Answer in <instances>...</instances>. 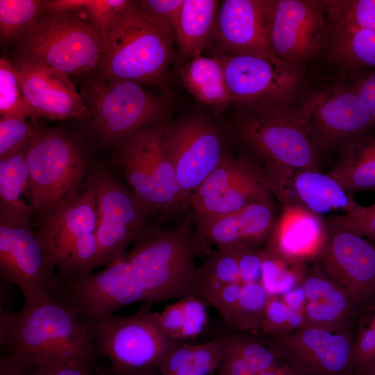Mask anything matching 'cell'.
Returning <instances> with one entry per match:
<instances>
[{
	"label": "cell",
	"instance_id": "1",
	"mask_svg": "<svg viewBox=\"0 0 375 375\" xmlns=\"http://www.w3.org/2000/svg\"><path fill=\"white\" fill-rule=\"evenodd\" d=\"M0 343L33 366L94 364L99 356L84 322L53 298L17 312L1 309Z\"/></svg>",
	"mask_w": 375,
	"mask_h": 375
},
{
	"label": "cell",
	"instance_id": "2",
	"mask_svg": "<svg viewBox=\"0 0 375 375\" xmlns=\"http://www.w3.org/2000/svg\"><path fill=\"white\" fill-rule=\"evenodd\" d=\"M174 31L131 1L111 19L102 35L95 74L118 81L152 85L171 97L169 67L174 56Z\"/></svg>",
	"mask_w": 375,
	"mask_h": 375
},
{
	"label": "cell",
	"instance_id": "3",
	"mask_svg": "<svg viewBox=\"0 0 375 375\" xmlns=\"http://www.w3.org/2000/svg\"><path fill=\"white\" fill-rule=\"evenodd\" d=\"M235 134L272 193L288 173L319 171L318 150L288 105L244 109Z\"/></svg>",
	"mask_w": 375,
	"mask_h": 375
},
{
	"label": "cell",
	"instance_id": "4",
	"mask_svg": "<svg viewBox=\"0 0 375 375\" xmlns=\"http://www.w3.org/2000/svg\"><path fill=\"white\" fill-rule=\"evenodd\" d=\"M14 46L12 63L51 67L83 80L98 70L102 35L81 11L47 8Z\"/></svg>",
	"mask_w": 375,
	"mask_h": 375
},
{
	"label": "cell",
	"instance_id": "5",
	"mask_svg": "<svg viewBox=\"0 0 375 375\" xmlns=\"http://www.w3.org/2000/svg\"><path fill=\"white\" fill-rule=\"evenodd\" d=\"M187 226H153L134 243L126 257L153 304L189 296L201 298L194 258L200 247Z\"/></svg>",
	"mask_w": 375,
	"mask_h": 375
},
{
	"label": "cell",
	"instance_id": "6",
	"mask_svg": "<svg viewBox=\"0 0 375 375\" xmlns=\"http://www.w3.org/2000/svg\"><path fill=\"white\" fill-rule=\"evenodd\" d=\"M83 81L87 127L106 146L116 147L135 132L164 122L170 112V97L149 92L138 83L98 74Z\"/></svg>",
	"mask_w": 375,
	"mask_h": 375
},
{
	"label": "cell",
	"instance_id": "7",
	"mask_svg": "<svg viewBox=\"0 0 375 375\" xmlns=\"http://www.w3.org/2000/svg\"><path fill=\"white\" fill-rule=\"evenodd\" d=\"M28 197L38 218L76 192L92 173L83 140L61 128H38L25 148Z\"/></svg>",
	"mask_w": 375,
	"mask_h": 375
},
{
	"label": "cell",
	"instance_id": "8",
	"mask_svg": "<svg viewBox=\"0 0 375 375\" xmlns=\"http://www.w3.org/2000/svg\"><path fill=\"white\" fill-rule=\"evenodd\" d=\"M35 231L58 275L74 276L99 267L98 206L90 178L38 218Z\"/></svg>",
	"mask_w": 375,
	"mask_h": 375
},
{
	"label": "cell",
	"instance_id": "9",
	"mask_svg": "<svg viewBox=\"0 0 375 375\" xmlns=\"http://www.w3.org/2000/svg\"><path fill=\"white\" fill-rule=\"evenodd\" d=\"M166 121L135 132L115 147L117 164L130 188L163 217L189 204L167 149Z\"/></svg>",
	"mask_w": 375,
	"mask_h": 375
},
{
	"label": "cell",
	"instance_id": "10",
	"mask_svg": "<svg viewBox=\"0 0 375 375\" xmlns=\"http://www.w3.org/2000/svg\"><path fill=\"white\" fill-rule=\"evenodd\" d=\"M146 306L133 315H113L84 322L99 356L108 358L111 367L122 369L156 368L178 341L161 329Z\"/></svg>",
	"mask_w": 375,
	"mask_h": 375
},
{
	"label": "cell",
	"instance_id": "11",
	"mask_svg": "<svg viewBox=\"0 0 375 375\" xmlns=\"http://www.w3.org/2000/svg\"><path fill=\"white\" fill-rule=\"evenodd\" d=\"M53 299L72 309L84 322L110 316L135 303H148L126 256L99 272L74 276L56 274Z\"/></svg>",
	"mask_w": 375,
	"mask_h": 375
},
{
	"label": "cell",
	"instance_id": "12",
	"mask_svg": "<svg viewBox=\"0 0 375 375\" xmlns=\"http://www.w3.org/2000/svg\"><path fill=\"white\" fill-rule=\"evenodd\" d=\"M55 270L31 222L0 208V276L20 289L24 305L53 298Z\"/></svg>",
	"mask_w": 375,
	"mask_h": 375
},
{
	"label": "cell",
	"instance_id": "13",
	"mask_svg": "<svg viewBox=\"0 0 375 375\" xmlns=\"http://www.w3.org/2000/svg\"><path fill=\"white\" fill-rule=\"evenodd\" d=\"M90 178L97 198L99 267L106 266L126 255L130 244L153 226L151 220L156 214L108 171H92Z\"/></svg>",
	"mask_w": 375,
	"mask_h": 375
},
{
	"label": "cell",
	"instance_id": "14",
	"mask_svg": "<svg viewBox=\"0 0 375 375\" xmlns=\"http://www.w3.org/2000/svg\"><path fill=\"white\" fill-rule=\"evenodd\" d=\"M232 103L244 108L288 105L297 92V65L272 53L219 54Z\"/></svg>",
	"mask_w": 375,
	"mask_h": 375
},
{
	"label": "cell",
	"instance_id": "15",
	"mask_svg": "<svg viewBox=\"0 0 375 375\" xmlns=\"http://www.w3.org/2000/svg\"><path fill=\"white\" fill-rule=\"evenodd\" d=\"M354 329L304 324L289 333L262 335L277 358L300 375H355Z\"/></svg>",
	"mask_w": 375,
	"mask_h": 375
},
{
	"label": "cell",
	"instance_id": "16",
	"mask_svg": "<svg viewBox=\"0 0 375 375\" xmlns=\"http://www.w3.org/2000/svg\"><path fill=\"white\" fill-rule=\"evenodd\" d=\"M290 110L318 151L343 144L375 124L353 88L335 87L312 92Z\"/></svg>",
	"mask_w": 375,
	"mask_h": 375
},
{
	"label": "cell",
	"instance_id": "17",
	"mask_svg": "<svg viewBox=\"0 0 375 375\" xmlns=\"http://www.w3.org/2000/svg\"><path fill=\"white\" fill-rule=\"evenodd\" d=\"M166 144L183 194L189 203L194 191L225 156L222 135L201 117H190L165 124Z\"/></svg>",
	"mask_w": 375,
	"mask_h": 375
},
{
	"label": "cell",
	"instance_id": "18",
	"mask_svg": "<svg viewBox=\"0 0 375 375\" xmlns=\"http://www.w3.org/2000/svg\"><path fill=\"white\" fill-rule=\"evenodd\" d=\"M328 31L324 1L269 0V42L278 58L294 65L311 58Z\"/></svg>",
	"mask_w": 375,
	"mask_h": 375
},
{
	"label": "cell",
	"instance_id": "19",
	"mask_svg": "<svg viewBox=\"0 0 375 375\" xmlns=\"http://www.w3.org/2000/svg\"><path fill=\"white\" fill-rule=\"evenodd\" d=\"M263 175L245 154L227 155L192 194L189 204L197 215H222L253 203L272 201Z\"/></svg>",
	"mask_w": 375,
	"mask_h": 375
},
{
	"label": "cell",
	"instance_id": "20",
	"mask_svg": "<svg viewBox=\"0 0 375 375\" xmlns=\"http://www.w3.org/2000/svg\"><path fill=\"white\" fill-rule=\"evenodd\" d=\"M327 238L319 256L324 273L367 303L375 298V243L327 221Z\"/></svg>",
	"mask_w": 375,
	"mask_h": 375
},
{
	"label": "cell",
	"instance_id": "21",
	"mask_svg": "<svg viewBox=\"0 0 375 375\" xmlns=\"http://www.w3.org/2000/svg\"><path fill=\"white\" fill-rule=\"evenodd\" d=\"M35 119L88 118L89 110L69 76L51 67L12 63Z\"/></svg>",
	"mask_w": 375,
	"mask_h": 375
},
{
	"label": "cell",
	"instance_id": "22",
	"mask_svg": "<svg viewBox=\"0 0 375 375\" xmlns=\"http://www.w3.org/2000/svg\"><path fill=\"white\" fill-rule=\"evenodd\" d=\"M272 201L253 203L222 215H197L196 235L216 247H258L267 242L276 221Z\"/></svg>",
	"mask_w": 375,
	"mask_h": 375
},
{
	"label": "cell",
	"instance_id": "23",
	"mask_svg": "<svg viewBox=\"0 0 375 375\" xmlns=\"http://www.w3.org/2000/svg\"><path fill=\"white\" fill-rule=\"evenodd\" d=\"M269 3V0H224L220 3L214 38L220 54L272 53Z\"/></svg>",
	"mask_w": 375,
	"mask_h": 375
},
{
	"label": "cell",
	"instance_id": "24",
	"mask_svg": "<svg viewBox=\"0 0 375 375\" xmlns=\"http://www.w3.org/2000/svg\"><path fill=\"white\" fill-rule=\"evenodd\" d=\"M326 238L320 216L300 206H283L265 248L285 260L303 264L319 258Z\"/></svg>",
	"mask_w": 375,
	"mask_h": 375
},
{
	"label": "cell",
	"instance_id": "25",
	"mask_svg": "<svg viewBox=\"0 0 375 375\" xmlns=\"http://www.w3.org/2000/svg\"><path fill=\"white\" fill-rule=\"evenodd\" d=\"M274 194L283 206H297L320 216L349 212L358 203L333 178L316 170H294L279 182Z\"/></svg>",
	"mask_w": 375,
	"mask_h": 375
},
{
	"label": "cell",
	"instance_id": "26",
	"mask_svg": "<svg viewBox=\"0 0 375 375\" xmlns=\"http://www.w3.org/2000/svg\"><path fill=\"white\" fill-rule=\"evenodd\" d=\"M306 324L328 328L355 325L367 304L319 269L306 273L302 281Z\"/></svg>",
	"mask_w": 375,
	"mask_h": 375
},
{
	"label": "cell",
	"instance_id": "27",
	"mask_svg": "<svg viewBox=\"0 0 375 375\" xmlns=\"http://www.w3.org/2000/svg\"><path fill=\"white\" fill-rule=\"evenodd\" d=\"M328 174L351 195L375 192V124L342 144L340 157Z\"/></svg>",
	"mask_w": 375,
	"mask_h": 375
},
{
	"label": "cell",
	"instance_id": "28",
	"mask_svg": "<svg viewBox=\"0 0 375 375\" xmlns=\"http://www.w3.org/2000/svg\"><path fill=\"white\" fill-rule=\"evenodd\" d=\"M219 6L217 0H184L175 29L183 58L201 56L214 41Z\"/></svg>",
	"mask_w": 375,
	"mask_h": 375
},
{
	"label": "cell",
	"instance_id": "29",
	"mask_svg": "<svg viewBox=\"0 0 375 375\" xmlns=\"http://www.w3.org/2000/svg\"><path fill=\"white\" fill-rule=\"evenodd\" d=\"M186 90L202 103L221 110L232 103L222 61L219 56H199L189 60L181 70Z\"/></svg>",
	"mask_w": 375,
	"mask_h": 375
},
{
	"label": "cell",
	"instance_id": "30",
	"mask_svg": "<svg viewBox=\"0 0 375 375\" xmlns=\"http://www.w3.org/2000/svg\"><path fill=\"white\" fill-rule=\"evenodd\" d=\"M226 349V333L202 343L178 341L158 367L159 375H212Z\"/></svg>",
	"mask_w": 375,
	"mask_h": 375
},
{
	"label": "cell",
	"instance_id": "31",
	"mask_svg": "<svg viewBox=\"0 0 375 375\" xmlns=\"http://www.w3.org/2000/svg\"><path fill=\"white\" fill-rule=\"evenodd\" d=\"M26 147L0 158V208L31 222V206L22 199L30 178Z\"/></svg>",
	"mask_w": 375,
	"mask_h": 375
},
{
	"label": "cell",
	"instance_id": "32",
	"mask_svg": "<svg viewBox=\"0 0 375 375\" xmlns=\"http://www.w3.org/2000/svg\"><path fill=\"white\" fill-rule=\"evenodd\" d=\"M45 0H0V41L15 44L47 10Z\"/></svg>",
	"mask_w": 375,
	"mask_h": 375
},
{
	"label": "cell",
	"instance_id": "33",
	"mask_svg": "<svg viewBox=\"0 0 375 375\" xmlns=\"http://www.w3.org/2000/svg\"><path fill=\"white\" fill-rule=\"evenodd\" d=\"M330 33L335 58L353 67H375V30Z\"/></svg>",
	"mask_w": 375,
	"mask_h": 375
},
{
	"label": "cell",
	"instance_id": "34",
	"mask_svg": "<svg viewBox=\"0 0 375 375\" xmlns=\"http://www.w3.org/2000/svg\"><path fill=\"white\" fill-rule=\"evenodd\" d=\"M328 31L375 30V0L324 1Z\"/></svg>",
	"mask_w": 375,
	"mask_h": 375
},
{
	"label": "cell",
	"instance_id": "35",
	"mask_svg": "<svg viewBox=\"0 0 375 375\" xmlns=\"http://www.w3.org/2000/svg\"><path fill=\"white\" fill-rule=\"evenodd\" d=\"M269 297L261 283H241L238 302L228 326L234 331L260 333Z\"/></svg>",
	"mask_w": 375,
	"mask_h": 375
},
{
	"label": "cell",
	"instance_id": "36",
	"mask_svg": "<svg viewBox=\"0 0 375 375\" xmlns=\"http://www.w3.org/2000/svg\"><path fill=\"white\" fill-rule=\"evenodd\" d=\"M238 255V247H216L209 253L198 267L199 290L212 286L241 283Z\"/></svg>",
	"mask_w": 375,
	"mask_h": 375
},
{
	"label": "cell",
	"instance_id": "37",
	"mask_svg": "<svg viewBox=\"0 0 375 375\" xmlns=\"http://www.w3.org/2000/svg\"><path fill=\"white\" fill-rule=\"evenodd\" d=\"M303 265L285 260L265 247L261 284L269 296H281L301 284L306 274Z\"/></svg>",
	"mask_w": 375,
	"mask_h": 375
},
{
	"label": "cell",
	"instance_id": "38",
	"mask_svg": "<svg viewBox=\"0 0 375 375\" xmlns=\"http://www.w3.org/2000/svg\"><path fill=\"white\" fill-rule=\"evenodd\" d=\"M226 333L227 348L245 360L257 373L280 360L262 334L238 331Z\"/></svg>",
	"mask_w": 375,
	"mask_h": 375
},
{
	"label": "cell",
	"instance_id": "39",
	"mask_svg": "<svg viewBox=\"0 0 375 375\" xmlns=\"http://www.w3.org/2000/svg\"><path fill=\"white\" fill-rule=\"evenodd\" d=\"M0 115L35 120L26 104L16 69L5 58H0Z\"/></svg>",
	"mask_w": 375,
	"mask_h": 375
},
{
	"label": "cell",
	"instance_id": "40",
	"mask_svg": "<svg viewBox=\"0 0 375 375\" xmlns=\"http://www.w3.org/2000/svg\"><path fill=\"white\" fill-rule=\"evenodd\" d=\"M130 1L128 0H51L47 2V8L56 11L69 10L81 11L103 35L113 17Z\"/></svg>",
	"mask_w": 375,
	"mask_h": 375
},
{
	"label": "cell",
	"instance_id": "41",
	"mask_svg": "<svg viewBox=\"0 0 375 375\" xmlns=\"http://www.w3.org/2000/svg\"><path fill=\"white\" fill-rule=\"evenodd\" d=\"M304 324L303 312L292 310L279 296H269L260 333L269 335L286 334Z\"/></svg>",
	"mask_w": 375,
	"mask_h": 375
},
{
	"label": "cell",
	"instance_id": "42",
	"mask_svg": "<svg viewBox=\"0 0 375 375\" xmlns=\"http://www.w3.org/2000/svg\"><path fill=\"white\" fill-rule=\"evenodd\" d=\"M39 127L35 121L19 117L0 119V158L24 149Z\"/></svg>",
	"mask_w": 375,
	"mask_h": 375
},
{
	"label": "cell",
	"instance_id": "43",
	"mask_svg": "<svg viewBox=\"0 0 375 375\" xmlns=\"http://www.w3.org/2000/svg\"><path fill=\"white\" fill-rule=\"evenodd\" d=\"M328 222L353 231L375 243V203L358 205L351 211L329 217Z\"/></svg>",
	"mask_w": 375,
	"mask_h": 375
},
{
	"label": "cell",
	"instance_id": "44",
	"mask_svg": "<svg viewBox=\"0 0 375 375\" xmlns=\"http://www.w3.org/2000/svg\"><path fill=\"white\" fill-rule=\"evenodd\" d=\"M242 283L201 288V298L206 299L221 314L228 325L234 312Z\"/></svg>",
	"mask_w": 375,
	"mask_h": 375
},
{
	"label": "cell",
	"instance_id": "45",
	"mask_svg": "<svg viewBox=\"0 0 375 375\" xmlns=\"http://www.w3.org/2000/svg\"><path fill=\"white\" fill-rule=\"evenodd\" d=\"M183 305L184 322L181 341L192 340L202 334L208 322V313L202 299L197 296L181 299Z\"/></svg>",
	"mask_w": 375,
	"mask_h": 375
},
{
	"label": "cell",
	"instance_id": "46",
	"mask_svg": "<svg viewBox=\"0 0 375 375\" xmlns=\"http://www.w3.org/2000/svg\"><path fill=\"white\" fill-rule=\"evenodd\" d=\"M238 252L241 283H261L264 249L238 247Z\"/></svg>",
	"mask_w": 375,
	"mask_h": 375
},
{
	"label": "cell",
	"instance_id": "47",
	"mask_svg": "<svg viewBox=\"0 0 375 375\" xmlns=\"http://www.w3.org/2000/svg\"><path fill=\"white\" fill-rule=\"evenodd\" d=\"M137 1L149 15L167 24L175 32L184 0H141Z\"/></svg>",
	"mask_w": 375,
	"mask_h": 375
},
{
	"label": "cell",
	"instance_id": "48",
	"mask_svg": "<svg viewBox=\"0 0 375 375\" xmlns=\"http://www.w3.org/2000/svg\"><path fill=\"white\" fill-rule=\"evenodd\" d=\"M158 324L171 339L181 341L184 322L183 305L181 299L167 306L160 312H154Z\"/></svg>",
	"mask_w": 375,
	"mask_h": 375
},
{
	"label": "cell",
	"instance_id": "49",
	"mask_svg": "<svg viewBox=\"0 0 375 375\" xmlns=\"http://www.w3.org/2000/svg\"><path fill=\"white\" fill-rule=\"evenodd\" d=\"M94 364L75 362L51 367L31 365L29 375H101Z\"/></svg>",
	"mask_w": 375,
	"mask_h": 375
},
{
	"label": "cell",
	"instance_id": "50",
	"mask_svg": "<svg viewBox=\"0 0 375 375\" xmlns=\"http://www.w3.org/2000/svg\"><path fill=\"white\" fill-rule=\"evenodd\" d=\"M362 75L353 89L375 121V70Z\"/></svg>",
	"mask_w": 375,
	"mask_h": 375
},
{
	"label": "cell",
	"instance_id": "51",
	"mask_svg": "<svg viewBox=\"0 0 375 375\" xmlns=\"http://www.w3.org/2000/svg\"><path fill=\"white\" fill-rule=\"evenodd\" d=\"M217 375H256L258 373L227 347L216 372Z\"/></svg>",
	"mask_w": 375,
	"mask_h": 375
},
{
	"label": "cell",
	"instance_id": "52",
	"mask_svg": "<svg viewBox=\"0 0 375 375\" xmlns=\"http://www.w3.org/2000/svg\"><path fill=\"white\" fill-rule=\"evenodd\" d=\"M31 365L20 357L10 353L1 354L0 375H29Z\"/></svg>",
	"mask_w": 375,
	"mask_h": 375
},
{
	"label": "cell",
	"instance_id": "53",
	"mask_svg": "<svg viewBox=\"0 0 375 375\" xmlns=\"http://www.w3.org/2000/svg\"><path fill=\"white\" fill-rule=\"evenodd\" d=\"M279 297L292 310L303 313L306 297L302 283L288 292Z\"/></svg>",
	"mask_w": 375,
	"mask_h": 375
},
{
	"label": "cell",
	"instance_id": "54",
	"mask_svg": "<svg viewBox=\"0 0 375 375\" xmlns=\"http://www.w3.org/2000/svg\"><path fill=\"white\" fill-rule=\"evenodd\" d=\"M256 375H300L291 366L283 360H278L271 367Z\"/></svg>",
	"mask_w": 375,
	"mask_h": 375
},
{
	"label": "cell",
	"instance_id": "55",
	"mask_svg": "<svg viewBox=\"0 0 375 375\" xmlns=\"http://www.w3.org/2000/svg\"><path fill=\"white\" fill-rule=\"evenodd\" d=\"M101 375H159V372L156 368L122 369L110 367L108 370L102 372Z\"/></svg>",
	"mask_w": 375,
	"mask_h": 375
},
{
	"label": "cell",
	"instance_id": "56",
	"mask_svg": "<svg viewBox=\"0 0 375 375\" xmlns=\"http://www.w3.org/2000/svg\"><path fill=\"white\" fill-rule=\"evenodd\" d=\"M366 367H371V368H374L375 369V360H373L372 362H370L369 365H367L366 367H365L364 368H366ZM363 368V369H364ZM359 372V371H358ZM357 373V372H356Z\"/></svg>",
	"mask_w": 375,
	"mask_h": 375
}]
</instances>
